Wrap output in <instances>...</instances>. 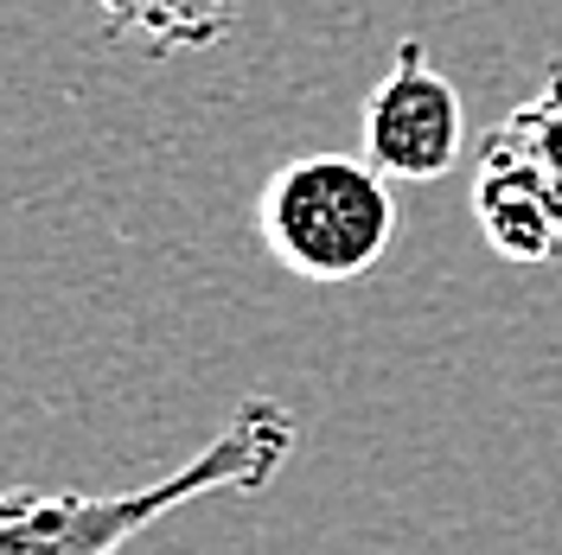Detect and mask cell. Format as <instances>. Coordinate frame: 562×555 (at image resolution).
Masks as SVG:
<instances>
[{"label": "cell", "mask_w": 562, "mask_h": 555, "mask_svg": "<svg viewBox=\"0 0 562 555\" xmlns=\"http://www.w3.org/2000/svg\"><path fill=\"white\" fill-rule=\"evenodd\" d=\"M103 13L109 38L140 45L154 58H173V52H211L244 26L249 0H90Z\"/></svg>", "instance_id": "5"}, {"label": "cell", "mask_w": 562, "mask_h": 555, "mask_svg": "<svg viewBox=\"0 0 562 555\" xmlns=\"http://www.w3.org/2000/svg\"><path fill=\"white\" fill-rule=\"evenodd\" d=\"M294 453V416L276 396L237 403L231 428L179 473L135 491H0V555H128L140 530L217 491H262Z\"/></svg>", "instance_id": "1"}, {"label": "cell", "mask_w": 562, "mask_h": 555, "mask_svg": "<svg viewBox=\"0 0 562 555\" xmlns=\"http://www.w3.org/2000/svg\"><path fill=\"white\" fill-rule=\"evenodd\" d=\"M460 147H467V103H460V90L428 65L422 38H403L390 77L364 103V160L384 179L428 185V179L460 167Z\"/></svg>", "instance_id": "4"}, {"label": "cell", "mask_w": 562, "mask_h": 555, "mask_svg": "<svg viewBox=\"0 0 562 555\" xmlns=\"http://www.w3.org/2000/svg\"><path fill=\"white\" fill-rule=\"evenodd\" d=\"M473 217L492 256L505 262H557L562 256V70L543 90L498 115L480 140Z\"/></svg>", "instance_id": "3"}, {"label": "cell", "mask_w": 562, "mask_h": 555, "mask_svg": "<svg viewBox=\"0 0 562 555\" xmlns=\"http://www.w3.org/2000/svg\"><path fill=\"white\" fill-rule=\"evenodd\" d=\"M256 237L314 287L364 281L396 243L390 179L364 154H294L256 192Z\"/></svg>", "instance_id": "2"}, {"label": "cell", "mask_w": 562, "mask_h": 555, "mask_svg": "<svg viewBox=\"0 0 562 555\" xmlns=\"http://www.w3.org/2000/svg\"><path fill=\"white\" fill-rule=\"evenodd\" d=\"M550 70H562V58H557V65H550Z\"/></svg>", "instance_id": "6"}]
</instances>
